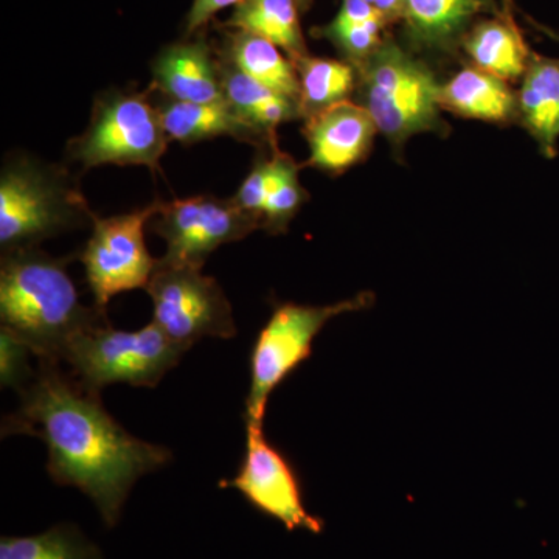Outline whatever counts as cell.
Masks as SVG:
<instances>
[{
    "mask_svg": "<svg viewBox=\"0 0 559 559\" xmlns=\"http://www.w3.org/2000/svg\"><path fill=\"white\" fill-rule=\"evenodd\" d=\"M61 364L38 359L20 392V406L3 418L2 436L43 440L55 484L79 488L114 527L135 481L168 465L171 452L127 432L103 407L100 392L81 384Z\"/></svg>",
    "mask_w": 559,
    "mask_h": 559,
    "instance_id": "obj_1",
    "label": "cell"
},
{
    "mask_svg": "<svg viewBox=\"0 0 559 559\" xmlns=\"http://www.w3.org/2000/svg\"><path fill=\"white\" fill-rule=\"evenodd\" d=\"M106 318L102 308L81 304L68 272V259L38 248L3 252L0 266V319L38 359L62 362L73 337Z\"/></svg>",
    "mask_w": 559,
    "mask_h": 559,
    "instance_id": "obj_2",
    "label": "cell"
},
{
    "mask_svg": "<svg viewBox=\"0 0 559 559\" xmlns=\"http://www.w3.org/2000/svg\"><path fill=\"white\" fill-rule=\"evenodd\" d=\"M359 105L400 150L412 135L443 131L440 83L432 70L393 40L356 66Z\"/></svg>",
    "mask_w": 559,
    "mask_h": 559,
    "instance_id": "obj_3",
    "label": "cell"
},
{
    "mask_svg": "<svg viewBox=\"0 0 559 559\" xmlns=\"http://www.w3.org/2000/svg\"><path fill=\"white\" fill-rule=\"evenodd\" d=\"M95 215L68 173L32 157L5 162L0 175V246L3 252L84 226Z\"/></svg>",
    "mask_w": 559,
    "mask_h": 559,
    "instance_id": "obj_4",
    "label": "cell"
},
{
    "mask_svg": "<svg viewBox=\"0 0 559 559\" xmlns=\"http://www.w3.org/2000/svg\"><path fill=\"white\" fill-rule=\"evenodd\" d=\"M186 352L154 322L145 329L124 331L114 329L108 318H103L73 337L62 362L94 392L116 382L156 388Z\"/></svg>",
    "mask_w": 559,
    "mask_h": 559,
    "instance_id": "obj_5",
    "label": "cell"
},
{
    "mask_svg": "<svg viewBox=\"0 0 559 559\" xmlns=\"http://www.w3.org/2000/svg\"><path fill=\"white\" fill-rule=\"evenodd\" d=\"M374 294L364 290L352 299L314 307L288 301L275 308L250 353V388L246 399V425L264 423L272 392L311 358L312 342L331 319L369 310Z\"/></svg>",
    "mask_w": 559,
    "mask_h": 559,
    "instance_id": "obj_6",
    "label": "cell"
},
{
    "mask_svg": "<svg viewBox=\"0 0 559 559\" xmlns=\"http://www.w3.org/2000/svg\"><path fill=\"white\" fill-rule=\"evenodd\" d=\"M168 142L154 98L143 92L110 91L97 98L90 127L69 143L68 154L84 168L140 165L157 171Z\"/></svg>",
    "mask_w": 559,
    "mask_h": 559,
    "instance_id": "obj_7",
    "label": "cell"
},
{
    "mask_svg": "<svg viewBox=\"0 0 559 559\" xmlns=\"http://www.w3.org/2000/svg\"><path fill=\"white\" fill-rule=\"evenodd\" d=\"M145 289L153 301V322L180 347L189 349L204 337L237 336L229 299L200 267L170 266L157 260Z\"/></svg>",
    "mask_w": 559,
    "mask_h": 559,
    "instance_id": "obj_8",
    "label": "cell"
},
{
    "mask_svg": "<svg viewBox=\"0 0 559 559\" xmlns=\"http://www.w3.org/2000/svg\"><path fill=\"white\" fill-rule=\"evenodd\" d=\"M160 201L123 215L92 221V235L81 253L87 283L102 310L117 294L146 288L157 260L146 248L145 227L159 210Z\"/></svg>",
    "mask_w": 559,
    "mask_h": 559,
    "instance_id": "obj_9",
    "label": "cell"
},
{
    "mask_svg": "<svg viewBox=\"0 0 559 559\" xmlns=\"http://www.w3.org/2000/svg\"><path fill=\"white\" fill-rule=\"evenodd\" d=\"M150 229L167 242L160 263L202 270L210 253L219 246L240 241L261 226L257 216L238 207L231 198L219 200L204 194L160 201Z\"/></svg>",
    "mask_w": 559,
    "mask_h": 559,
    "instance_id": "obj_10",
    "label": "cell"
},
{
    "mask_svg": "<svg viewBox=\"0 0 559 559\" xmlns=\"http://www.w3.org/2000/svg\"><path fill=\"white\" fill-rule=\"evenodd\" d=\"M221 488L240 491L253 509L286 530L322 533L323 521L308 511L299 474L293 462L264 437L263 426L246 425V452L237 476L223 480Z\"/></svg>",
    "mask_w": 559,
    "mask_h": 559,
    "instance_id": "obj_11",
    "label": "cell"
},
{
    "mask_svg": "<svg viewBox=\"0 0 559 559\" xmlns=\"http://www.w3.org/2000/svg\"><path fill=\"white\" fill-rule=\"evenodd\" d=\"M378 128L359 103L344 102L307 119L308 167L342 175L369 156Z\"/></svg>",
    "mask_w": 559,
    "mask_h": 559,
    "instance_id": "obj_12",
    "label": "cell"
},
{
    "mask_svg": "<svg viewBox=\"0 0 559 559\" xmlns=\"http://www.w3.org/2000/svg\"><path fill=\"white\" fill-rule=\"evenodd\" d=\"M151 90L178 102H226L218 60L202 40L173 44L162 51L154 61Z\"/></svg>",
    "mask_w": 559,
    "mask_h": 559,
    "instance_id": "obj_13",
    "label": "cell"
},
{
    "mask_svg": "<svg viewBox=\"0 0 559 559\" xmlns=\"http://www.w3.org/2000/svg\"><path fill=\"white\" fill-rule=\"evenodd\" d=\"M156 103L168 139L175 142H201L213 138H234L250 145L270 146L252 124L238 116L227 102L189 103L162 97ZM271 148V146H270Z\"/></svg>",
    "mask_w": 559,
    "mask_h": 559,
    "instance_id": "obj_14",
    "label": "cell"
},
{
    "mask_svg": "<svg viewBox=\"0 0 559 559\" xmlns=\"http://www.w3.org/2000/svg\"><path fill=\"white\" fill-rule=\"evenodd\" d=\"M481 13L503 14L495 0H404L403 21L415 47L447 51L462 43L471 22Z\"/></svg>",
    "mask_w": 559,
    "mask_h": 559,
    "instance_id": "obj_15",
    "label": "cell"
},
{
    "mask_svg": "<svg viewBox=\"0 0 559 559\" xmlns=\"http://www.w3.org/2000/svg\"><path fill=\"white\" fill-rule=\"evenodd\" d=\"M518 120L554 159L559 140V60L532 53L518 92Z\"/></svg>",
    "mask_w": 559,
    "mask_h": 559,
    "instance_id": "obj_16",
    "label": "cell"
},
{
    "mask_svg": "<svg viewBox=\"0 0 559 559\" xmlns=\"http://www.w3.org/2000/svg\"><path fill=\"white\" fill-rule=\"evenodd\" d=\"M441 109L459 117L488 121V123H511L518 120V94L507 81L476 68L466 66L440 84Z\"/></svg>",
    "mask_w": 559,
    "mask_h": 559,
    "instance_id": "obj_17",
    "label": "cell"
},
{
    "mask_svg": "<svg viewBox=\"0 0 559 559\" xmlns=\"http://www.w3.org/2000/svg\"><path fill=\"white\" fill-rule=\"evenodd\" d=\"M221 87L231 109L252 124L266 139L271 148L277 146V128L286 121L300 119L299 102L270 90L241 72L223 55L218 61Z\"/></svg>",
    "mask_w": 559,
    "mask_h": 559,
    "instance_id": "obj_18",
    "label": "cell"
},
{
    "mask_svg": "<svg viewBox=\"0 0 559 559\" xmlns=\"http://www.w3.org/2000/svg\"><path fill=\"white\" fill-rule=\"evenodd\" d=\"M473 66L503 81L521 80L532 51L511 14L477 22L462 40Z\"/></svg>",
    "mask_w": 559,
    "mask_h": 559,
    "instance_id": "obj_19",
    "label": "cell"
},
{
    "mask_svg": "<svg viewBox=\"0 0 559 559\" xmlns=\"http://www.w3.org/2000/svg\"><path fill=\"white\" fill-rule=\"evenodd\" d=\"M297 7V0H246L235 9L229 25L271 40L296 62L308 55Z\"/></svg>",
    "mask_w": 559,
    "mask_h": 559,
    "instance_id": "obj_20",
    "label": "cell"
},
{
    "mask_svg": "<svg viewBox=\"0 0 559 559\" xmlns=\"http://www.w3.org/2000/svg\"><path fill=\"white\" fill-rule=\"evenodd\" d=\"M224 55L250 79L299 102L300 84L296 66L271 40L237 31L230 35Z\"/></svg>",
    "mask_w": 559,
    "mask_h": 559,
    "instance_id": "obj_21",
    "label": "cell"
},
{
    "mask_svg": "<svg viewBox=\"0 0 559 559\" xmlns=\"http://www.w3.org/2000/svg\"><path fill=\"white\" fill-rule=\"evenodd\" d=\"M300 84V112L304 119L349 102L358 84V73L349 62L307 55L294 62Z\"/></svg>",
    "mask_w": 559,
    "mask_h": 559,
    "instance_id": "obj_22",
    "label": "cell"
},
{
    "mask_svg": "<svg viewBox=\"0 0 559 559\" xmlns=\"http://www.w3.org/2000/svg\"><path fill=\"white\" fill-rule=\"evenodd\" d=\"M0 559H105L102 550L72 524L33 536H2Z\"/></svg>",
    "mask_w": 559,
    "mask_h": 559,
    "instance_id": "obj_23",
    "label": "cell"
},
{
    "mask_svg": "<svg viewBox=\"0 0 559 559\" xmlns=\"http://www.w3.org/2000/svg\"><path fill=\"white\" fill-rule=\"evenodd\" d=\"M272 176L266 204L261 215V229L272 235L285 234L290 221L308 200L299 179L300 165L278 146L271 150Z\"/></svg>",
    "mask_w": 559,
    "mask_h": 559,
    "instance_id": "obj_24",
    "label": "cell"
},
{
    "mask_svg": "<svg viewBox=\"0 0 559 559\" xmlns=\"http://www.w3.org/2000/svg\"><path fill=\"white\" fill-rule=\"evenodd\" d=\"M388 21L373 20L358 25H326L320 31L323 38L330 39L345 55L349 64L358 66L374 53L384 40L381 38L382 28Z\"/></svg>",
    "mask_w": 559,
    "mask_h": 559,
    "instance_id": "obj_25",
    "label": "cell"
},
{
    "mask_svg": "<svg viewBox=\"0 0 559 559\" xmlns=\"http://www.w3.org/2000/svg\"><path fill=\"white\" fill-rule=\"evenodd\" d=\"M31 347L9 329H0V384L3 389L21 392L32 381Z\"/></svg>",
    "mask_w": 559,
    "mask_h": 559,
    "instance_id": "obj_26",
    "label": "cell"
},
{
    "mask_svg": "<svg viewBox=\"0 0 559 559\" xmlns=\"http://www.w3.org/2000/svg\"><path fill=\"white\" fill-rule=\"evenodd\" d=\"M272 176V157H259L253 164L248 178L241 183L240 190L237 191L231 200L238 207L257 216L260 219L263 215L264 204H266L267 191H270Z\"/></svg>",
    "mask_w": 559,
    "mask_h": 559,
    "instance_id": "obj_27",
    "label": "cell"
},
{
    "mask_svg": "<svg viewBox=\"0 0 559 559\" xmlns=\"http://www.w3.org/2000/svg\"><path fill=\"white\" fill-rule=\"evenodd\" d=\"M246 0H193V5L187 17V33L200 31L218 11L229 7L241 5Z\"/></svg>",
    "mask_w": 559,
    "mask_h": 559,
    "instance_id": "obj_28",
    "label": "cell"
},
{
    "mask_svg": "<svg viewBox=\"0 0 559 559\" xmlns=\"http://www.w3.org/2000/svg\"><path fill=\"white\" fill-rule=\"evenodd\" d=\"M380 17L384 20L380 11L374 10L367 0H342L340 13L331 24L344 27V25L366 24Z\"/></svg>",
    "mask_w": 559,
    "mask_h": 559,
    "instance_id": "obj_29",
    "label": "cell"
},
{
    "mask_svg": "<svg viewBox=\"0 0 559 559\" xmlns=\"http://www.w3.org/2000/svg\"><path fill=\"white\" fill-rule=\"evenodd\" d=\"M374 10L380 11L388 22L401 21L404 17V0H367Z\"/></svg>",
    "mask_w": 559,
    "mask_h": 559,
    "instance_id": "obj_30",
    "label": "cell"
},
{
    "mask_svg": "<svg viewBox=\"0 0 559 559\" xmlns=\"http://www.w3.org/2000/svg\"><path fill=\"white\" fill-rule=\"evenodd\" d=\"M503 13L511 14L510 13V0H503Z\"/></svg>",
    "mask_w": 559,
    "mask_h": 559,
    "instance_id": "obj_31",
    "label": "cell"
},
{
    "mask_svg": "<svg viewBox=\"0 0 559 559\" xmlns=\"http://www.w3.org/2000/svg\"><path fill=\"white\" fill-rule=\"evenodd\" d=\"M297 3H299L300 7H307L310 0H297Z\"/></svg>",
    "mask_w": 559,
    "mask_h": 559,
    "instance_id": "obj_32",
    "label": "cell"
}]
</instances>
